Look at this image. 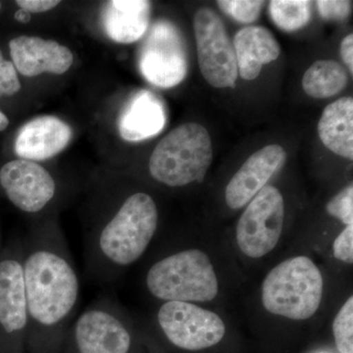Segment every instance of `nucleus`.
<instances>
[{"label": "nucleus", "mask_w": 353, "mask_h": 353, "mask_svg": "<svg viewBox=\"0 0 353 353\" xmlns=\"http://www.w3.org/2000/svg\"><path fill=\"white\" fill-rule=\"evenodd\" d=\"M15 19L17 20L18 22L23 23V24H28L32 19L31 13L24 10V9L20 8L19 10L16 11Z\"/></svg>", "instance_id": "obj_30"}, {"label": "nucleus", "mask_w": 353, "mask_h": 353, "mask_svg": "<svg viewBox=\"0 0 353 353\" xmlns=\"http://www.w3.org/2000/svg\"><path fill=\"white\" fill-rule=\"evenodd\" d=\"M311 4L306 0H273L269 13L274 24L284 32L303 29L311 19Z\"/></svg>", "instance_id": "obj_21"}, {"label": "nucleus", "mask_w": 353, "mask_h": 353, "mask_svg": "<svg viewBox=\"0 0 353 353\" xmlns=\"http://www.w3.org/2000/svg\"><path fill=\"white\" fill-rule=\"evenodd\" d=\"M161 99L148 90L137 92L121 113L118 129L127 141H141L157 136L166 125Z\"/></svg>", "instance_id": "obj_16"}, {"label": "nucleus", "mask_w": 353, "mask_h": 353, "mask_svg": "<svg viewBox=\"0 0 353 353\" xmlns=\"http://www.w3.org/2000/svg\"><path fill=\"white\" fill-rule=\"evenodd\" d=\"M0 9H1V2H0Z\"/></svg>", "instance_id": "obj_32"}, {"label": "nucleus", "mask_w": 353, "mask_h": 353, "mask_svg": "<svg viewBox=\"0 0 353 353\" xmlns=\"http://www.w3.org/2000/svg\"><path fill=\"white\" fill-rule=\"evenodd\" d=\"M197 58L206 82L218 88L234 87L238 65L233 43L224 23L215 11L201 8L194 15Z\"/></svg>", "instance_id": "obj_10"}, {"label": "nucleus", "mask_w": 353, "mask_h": 353, "mask_svg": "<svg viewBox=\"0 0 353 353\" xmlns=\"http://www.w3.org/2000/svg\"><path fill=\"white\" fill-rule=\"evenodd\" d=\"M316 4L320 15L325 20L347 19L352 10V2L343 0H319Z\"/></svg>", "instance_id": "obj_27"}, {"label": "nucleus", "mask_w": 353, "mask_h": 353, "mask_svg": "<svg viewBox=\"0 0 353 353\" xmlns=\"http://www.w3.org/2000/svg\"><path fill=\"white\" fill-rule=\"evenodd\" d=\"M16 4L29 13H41L50 11L60 4L57 0H18Z\"/></svg>", "instance_id": "obj_28"}, {"label": "nucleus", "mask_w": 353, "mask_h": 353, "mask_svg": "<svg viewBox=\"0 0 353 353\" xmlns=\"http://www.w3.org/2000/svg\"><path fill=\"white\" fill-rule=\"evenodd\" d=\"M334 343L340 353H353V297L350 296L334 316Z\"/></svg>", "instance_id": "obj_22"}, {"label": "nucleus", "mask_w": 353, "mask_h": 353, "mask_svg": "<svg viewBox=\"0 0 353 353\" xmlns=\"http://www.w3.org/2000/svg\"><path fill=\"white\" fill-rule=\"evenodd\" d=\"M233 46L239 75L246 81L255 80L263 65L275 61L281 53L277 39L260 26L240 30L234 36Z\"/></svg>", "instance_id": "obj_18"}, {"label": "nucleus", "mask_w": 353, "mask_h": 353, "mask_svg": "<svg viewBox=\"0 0 353 353\" xmlns=\"http://www.w3.org/2000/svg\"><path fill=\"white\" fill-rule=\"evenodd\" d=\"M21 90V83L18 78L17 70L12 62L4 59L0 51V97L3 95L11 97Z\"/></svg>", "instance_id": "obj_25"}, {"label": "nucleus", "mask_w": 353, "mask_h": 353, "mask_svg": "<svg viewBox=\"0 0 353 353\" xmlns=\"http://www.w3.org/2000/svg\"><path fill=\"white\" fill-rule=\"evenodd\" d=\"M15 69L26 77L43 73L62 75L74 61L73 53L66 46L39 37L21 36L9 43Z\"/></svg>", "instance_id": "obj_14"}, {"label": "nucleus", "mask_w": 353, "mask_h": 353, "mask_svg": "<svg viewBox=\"0 0 353 353\" xmlns=\"http://www.w3.org/2000/svg\"><path fill=\"white\" fill-rule=\"evenodd\" d=\"M213 161L208 130L185 123L164 137L150 155L148 171L155 182L169 188L202 183Z\"/></svg>", "instance_id": "obj_5"}, {"label": "nucleus", "mask_w": 353, "mask_h": 353, "mask_svg": "<svg viewBox=\"0 0 353 353\" xmlns=\"http://www.w3.org/2000/svg\"><path fill=\"white\" fill-rule=\"evenodd\" d=\"M9 125L8 118L6 117V114L0 111V132L4 131Z\"/></svg>", "instance_id": "obj_31"}, {"label": "nucleus", "mask_w": 353, "mask_h": 353, "mask_svg": "<svg viewBox=\"0 0 353 353\" xmlns=\"http://www.w3.org/2000/svg\"><path fill=\"white\" fill-rule=\"evenodd\" d=\"M325 281L310 257L299 255L280 262L262 282L260 299L267 312L290 321H306L318 312Z\"/></svg>", "instance_id": "obj_4"}, {"label": "nucleus", "mask_w": 353, "mask_h": 353, "mask_svg": "<svg viewBox=\"0 0 353 353\" xmlns=\"http://www.w3.org/2000/svg\"><path fill=\"white\" fill-rule=\"evenodd\" d=\"M348 83L347 70L334 60H318L303 78L304 92L314 99H329L340 94Z\"/></svg>", "instance_id": "obj_20"}, {"label": "nucleus", "mask_w": 353, "mask_h": 353, "mask_svg": "<svg viewBox=\"0 0 353 353\" xmlns=\"http://www.w3.org/2000/svg\"><path fill=\"white\" fill-rule=\"evenodd\" d=\"M334 257L343 263H353V225L345 226L334 239Z\"/></svg>", "instance_id": "obj_26"}, {"label": "nucleus", "mask_w": 353, "mask_h": 353, "mask_svg": "<svg viewBox=\"0 0 353 353\" xmlns=\"http://www.w3.org/2000/svg\"><path fill=\"white\" fill-rule=\"evenodd\" d=\"M285 206L280 190L267 185L243 211L236 227V243L245 256L260 259L277 248L284 230Z\"/></svg>", "instance_id": "obj_7"}, {"label": "nucleus", "mask_w": 353, "mask_h": 353, "mask_svg": "<svg viewBox=\"0 0 353 353\" xmlns=\"http://www.w3.org/2000/svg\"><path fill=\"white\" fill-rule=\"evenodd\" d=\"M22 265L27 343L32 353H58L78 307L81 284L57 224L43 223L32 230L22 245Z\"/></svg>", "instance_id": "obj_1"}, {"label": "nucleus", "mask_w": 353, "mask_h": 353, "mask_svg": "<svg viewBox=\"0 0 353 353\" xmlns=\"http://www.w3.org/2000/svg\"><path fill=\"white\" fill-rule=\"evenodd\" d=\"M341 55L343 62L353 74V34H350L341 41Z\"/></svg>", "instance_id": "obj_29"}, {"label": "nucleus", "mask_w": 353, "mask_h": 353, "mask_svg": "<svg viewBox=\"0 0 353 353\" xmlns=\"http://www.w3.org/2000/svg\"><path fill=\"white\" fill-rule=\"evenodd\" d=\"M218 6L223 12L243 24L255 22L261 13L264 1H250V0H220Z\"/></svg>", "instance_id": "obj_23"}, {"label": "nucleus", "mask_w": 353, "mask_h": 353, "mask_svg": "<svg viewBox=\"0 0 353 353\" xmlns=\"http://www.w3.org/2000/svg\"><path fill=\"white\" fill-rule=\"evenodd\" d=\"M148 294L160 303H210L219 294V280L208 253L187 248L167 253L145 275Z\"/></svg>", "instance_id": "obj_3"}, {"label": "nucleus", "mask_w": 353, "mask_h": 353, "mask_svg": "<svg viewBox=\"0 0 353 353\" xmlns=\"http://www.w3.org/2000/svg\"><path fill=\"white\" fill-rule=\"evenodd\" d=\"M0 332L27 343L28 310L23 278L22 245L0 260Z\"/></svg>", "instance_id": "obj_12"}, {"label": "nucleus", "mask_w": 353, "mask_h": 353, "mask_svg": "<svg viewBox=\"0 0 353 353\" xmlns=\"http://www.w3.org/2000/svg\"><path fill=\"white\" fill-rule=\"evenodd\" d=\"M139 68L155 87L174 88L185 80L187 51L182 34L170 21H157L150 28L139 48Z\"/></svg>", "instance_id": "obj_9"}, {"label": "nucleus", "mask_w": 353, "mask_h": 353, "mask_svg": "<svg viewBox=\"0 0 353 353\" xmlns=\"http://www.w3.org/2000/svg\"><path fill=\"white\" fill-rule=\"evenodd\" d=\"M152 2L145 0H112L102 12V24L109 39L118 43H136L150 27Z\"/></svg>", "instance_id": "obj_17"}, {"label": "nucleus", "mask_w": 353, "mask_h": 353, "mask_svg": "<svg viewBox=\"0 0 353 353\" xmlns=\"http://www.w3.org/2000/svg\"><path fill=\"white\" fill-rule=\"evenodd\" d=\"M72 137L73 132L64 121L55 116H41L21 128L14 150L20 159L43 161L63 152Z\"/></svg>", "instance_id": "obj_15"}, {"label": "nucleus", "mask_w": 353, "mask_h": 353, "mask_svg": "<svg viewBox=\"0 0 353 353\" xmlns=\"http://www.w3.org/2000/svg\"><path fill=\"white\" fill-rule=\"evenodd\" d=\"M159 227L154 199L145 192L129 194L85 240V259L90 277L112 283L148 252Z\"/></svg>", "instance_id": "obj_2"}, {"label": "nucleus", "mask_w": 353, "mask_h": 353, "mask_svg": "<svg viewBox=\"0 0 353 353\" xmlns=\"http://www.w3.org/2000/svg\"><path fill=\"white\" fill-rule=\"evenodd\" d=\"M0 183L11 203L27 214L43 212L57 194V181L50 172L30 160L7 162L0 170Z\"/></svg>", "instance_id": "obj_11"}, {"label": "nucleus", "mask_w": 353, "mask_h": 353, "mask_svg": "<svg viewBox=\"0 0 353 353\" xmlns=\"http://www.w3.org/2000/svg\"><path fill=\"white\" fill-rule=\"evenodd\" d=\"M323 145L341 157L353 159V99L343 97L326 106L318 123Z\"/></svg>", "instance_id": "obj_19"}, {"label": "nucleus", "mask_w": 353, "mask_h": 353, "mask_svg": "<svg viewBox=\"0 0 353 353\" xmlns=\"http://www.w3.org/2000/svg\"><path fill=\"white\" fill-rule=\"evenodd\" d=\"M285 160L287 152L279 145H267L253 153L228 183L225 190L227 205L234 210L245 208L266 187Z\"/></svg>", "instance_id": "obj_13"}, {"label": "nucleus", "mask_w": 353, "mask_h": 353, "mask_svg": "<svg viewBox=\"0 0 353 353\" xmlns=\"http://www.w3.org/2000/svg\"><path fill=\"white\" fill-rule=\"evenodd\" d=\"M136 343L132 318L112 297L105 296L72 321L58 353H132Z\"/></svg>", "instance_id": "obj_6"}, {"label": "nucleus", "mask_w": 353, "mask_h": 353, "mask_svg": "<svg viewBox=\"0 0 353 353\" xmlns=\"http://www.w3.org/2000/svg\"><path fill=\"white\" fill-rule=\"evenodd\" d=\"M327 212L340 220L345 226L353 225V185L352 183L341 190L327 203Z\"/></svg>", "instance_id": "obj_24"}, {"label": "nucleus", "mask_w": 353, "mask_h": 353, "mask_svg": "<svg viewBox=\"0 0 353 353\" xmlns=\"http://www.w3.org/2000/svg\"><path fill=\"white\" fill-rule=\"evenodd\" d=\"M155 323L172 345L188 352L214 347L226 334L222 318L196 303H161L155 313Z\"/></svg>", "instance_id": "obj_8"}]
</instances>
